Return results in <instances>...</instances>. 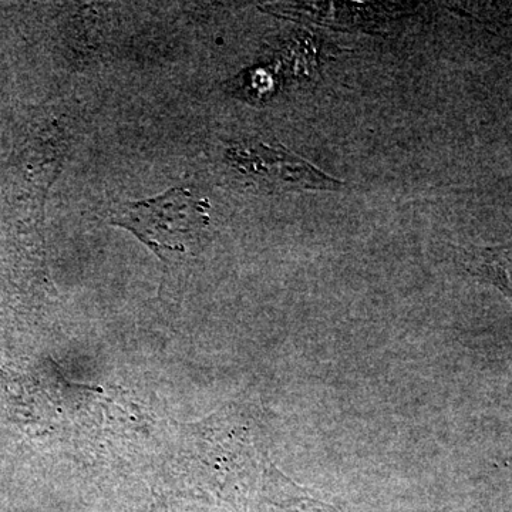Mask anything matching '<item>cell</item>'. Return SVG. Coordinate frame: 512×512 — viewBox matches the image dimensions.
I'll return each mask as SVG.
<instances>
[{
	"label": "cell",
	"mask_w": 512,
	"mask_h": 512,
	"mask_svg": "<svg viewBox=\"0 0 512 512\" xmlns=\"http://www.w3.org/2000/svg\"><path fill=\"white\" fill-rule=\"evenodd\" d=\"M208 211L207 200L195 197L188 188H173L150 200L114 205L109 222L133 232L165 261V252H184V239L207 227Z\"/></svg>",
	"instance_id": "6da1fadb"
},
{
	"label": "cell",
	"mask_w": 512,
	"mask_h": 512,
	"mask_svg": "<svg viewBox=\"0 0 512 512\" xmlns=\"http://www.w3.org/2000/svg\"><path fill=\"white\" fill-rule=\"evenodd\" d=\"M460 261L471 275L494 285L512 301V247L464 249Z\"/></svg>",
	"instance_id": "7a4b0ae2"
}]
</instances>
